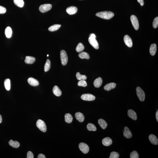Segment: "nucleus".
<instances>
[{
    "instance_id": "nucleus-1",
    "label": "nucleus",
    "mask_w": 158,
    "mask_h": 158,
    "mask_svg": "<svg viewBox=\"0 0 158 158\" xmlns=\"http://www.w3.org/2000/svg\"><path fill=\"white\" fill-rule=\"evenodd\" d=\"M96 15L104 19H110L114 17V14L111 12L105 11L97 13Z\"/></svg>"
},
{
    "instance_id": "nucleus-2",
    "label": "nucleus",
    "mask_w": 158,
    "mask_h": 158,
    "mask_svg": "<svg viewBox=\"0 0 158 158\" xmlns=\"http://www.w3.org/2000/svg\"><path fill=\"white\" fill-rule=\"evenodd\" d=\"M36 126L41 131L45 132L47 131V127L44 121L41 120H38L36 123Z\"/></svg>"
},
{
    "instance_id": "nucleus-3",
    "label": "nucleus",
    "mask_w": 158,
    "mask_h": 158,
    "mask_svg": "<svg viewBox=\"0 0 158 158\" xmlns=\"http://www.w3.org/2000/svg\"><path fill=\"white\" fill-rule=\"evenodd\" d=\"M60 56L62 65L64 66L66 65L68 62V58L66 51L64 50L61 51Z\"/></svg>"
},
{
    "instance_id": "nucleus-4",
    "label": "nucleus",
    "mask_w": 158,
    "mask_h": 158,
    "mask_svg": "<svg viewBox=\"0 0 158 158\" xmlns=\"http://www.w3.org/2000/svg\"><path fill=\"white\" fill-rule=\"evenodd\" d=\"M136 94L140 100L144 101L145 100V95L143 90L139 87H137L136 88Z\"/></svg>"
},
{
    "instance_id": "nucleus-5",
    "label": "nucleus",
    "mask_w": 158,
    "mask_h": 158,
    "mask_svg": "<svg viewBox=\"0 0 158 158\" xmlns=\"http://www.w3.org/2000/svg\"><path fill=\"white\" fill-rule=\"evenodd\" d=\"M130 19L133 28L136 30H137L139 29V24L137 17L133 15L131 16Z\"/></svg>"
},
{
    "instance_id": "nucleus-6",
    "label": "nucleus",
    "mask_w": 158,
    "mask_h": 158,
    "mask_svg": "<svg viewBox=\"0 0 158 158\" xmlns=\"http://www.w3.org/2000/svg\"><path fill=\"white\" fill-rule=\"evenodd\" d=\"M52 7V5L51 4H44L40 5L39 10L42 13H44L50 10Z\"/></svg>"
},
{
    "instance_id": "nucleus-7",
    "label": "nucleus",
    "mask_w": 158,
    "mask_h": 158,
    "mask_svg": "<svg viewBox=\"0 0 158 158\" xmlns=\"http://www.w3.org/2000/svg\"><path fill=\"white\" fill-rule=\"evenodd\" d=\"M79 148L80 150L83 153L87 154L89 150V148L87 144L84 143H81L79 144Z\"/></svg>"
},
{
    "instance_id": "nucleus-8",
    "label": "nucleus",
    "mask_w": 158,
    "mask_h": 158,
    "mask_svg": "<svg viewBox=\"0 0 158 158\" xmlns=\"http://www.w3.org/2000/svg\"><path fill=\"white\" fill-rule=\"evenodd\" d=\"M81 98L84 101H94L95 99L94 95L90 94H84L81 96Z\"/></svg>"
},
{
    "instance_id": "nucleus-9",
    "label": "nucleus",
    "mask_w": 158,
    "mask_h": 158,
    "mask_svg": "<svg viewBox=\"0 0 158 158\" xmlns=\"http://www.w3.org/2000/svg\"><path fill=\"white\" fill-rule=\"evenodd\" d=\"M88 41L90 44L95 49H99V44L95 38L90 37L88 38Z\"/></svg>"
},
{
    "instance_id": "nucleus-10",
    "label": "nucleus",
    "mask_w": 158,
    "mask_h": 158,
    "mask_svg": "<svg viewBox=\"0 0 158 158\" xmlns=\"http://www.w3.org/2000/svg\"><path fill=\"white\" fill-rule=\"evenodd\" d=\"M124 42L126 45L129 48H131L133 45V42L131 38L128 35H126L124 36Z\"/></svg>"
},
{
    "instance_id": "nucleus-11",
    "label": "nucleus",
    "mask_w": 158,
    "mask_h": 158,
    "mask_svg": "<svg viewBox=\"0 0 158 158\" xmlns=\"http://www.w3.org/2000/svg\"><path fill=\"white\" fill-rule=\"evenodd\" d=\"M123 134L124 137L127 139L131 138L132 136L131 132L127 126H125L124 128Z\"/></svg>"
},
{
    "instance_id": "nucleus-12",
    "label": "nucleus",
    "mask_w": 158,
    "mask_h": 158,
    "mask_svg": "<svg viewBox=\"0 0 158 158\" xmlns=\"http://www.w3.org/2000/svg\"><path fill=\"white\" fill-rule=\"evenodd\" d=\"M77 8L75 6H71L67 8L66 9L67 13L70 15H73L75 14L77 12Z\"/></svg>"
},
{
    "instance_id": "nucleus-13",
    "label": "nucleus",
    "mask_w": 158,
    "mask_h": 158,
    "mask_svg": "<svg viewBox=\"0 0 158 158\" xmlns=\"http://www.w3.org/2000/svg\"><path fill=\"white\" fill-rule=\"evenodd\" d=\"M128 115L130 118L132 120H136L137 119V114L134 111L130 109L128 111Z\"/></svg>"
},
{
    "instance_id": "nucleus-14",
    "label": "nucleus",
    "mask_w": 158,
    "mask_h": 158,
    "mask_svg": "<svg viewBox=\"0 0 158 158\" xmlns=\"http://www.w3.org/2000/svg\"><path fill=\"white\" fill-rule=\"evenodd\" d=\"M102 143L103 145L105 146H108L111 145L113 143V141L110 138L107 137L102 139Z\"/></svg>"
},
{
    "instance_id": "nucleus-15",
    "label": "nucleus",
    "mask_w": 158,
    "mask_h": 158,
    "mask_svg": "<svg viewBox=\"0 0 158 158\" xmlns=\"http://www.w3.org/2000/svg\"><path fill=\"white\" fill-rule=\"evenodd\" d=\"M149 139L150 141L152 144L155 145H157L158 144V140L157 138L155 135L152 134L150 135L149 136Z\"/></svg>"
},
{
    "instance_id": "nucleus-16",
    "label": "nucleus",
    "mask_w": 158,
    "mask_h": 158,
    "mask_svg": "<svg viewBox=\"0 0 158 158\" xmlns=\"http://www.w3.org/2000/svg\"><path fill=\"white\" fill-rule=\"evenodd\" d=\"M28 82L31 86H37L39 85V82L37 80L32 77L29 78L28 80Z\"/></svg>"
},
{
    "instance_id": "nucleus-17",
    "label": "nucleus",
    "mask_w": 158,
    "mask_h": 158,
    "mask_svg": "<svg viewBox=\"0 0 158 158\" xmlns=\"http://www.w3.org/2000/svg\"><path fill=\"white\" fill-rule=\"evenodd\" d=\"M75 117L76 119L80 122H83L84 120V117L83 114L80 112H77L75 113Z\"/></svg>"
},
{
    "instance_id": "nucleus-18",
    "label": "nucleus",
    "mask_w": 158,
    "mask_h": 158,
    "mask_svg": "<svg viewBox=\"0 0 158 158\" xmlns=\"http://www.w3.org/2000/svg\"><path fill=\"white\" fill-rule=\"evenodd\" d=\"M52 91L53 94L56 96L59 97L61 95L62 91L57 86H54L53 88Z\"/></svg>"
},
{
    "instance_id": "nucleus-19",
    "label": "nucleus",
    "mask_w": 158,
    "mask_h": 158,
    "mask_svg": "<svg viewBox=\"0 0 158 158\" xmlns=\"http://www.w3.org/2000/svg\"><path fill=\"white\" fill-rule=\"evenodd\" d=\"M116 84L114 83H111L106 84L104 87V89L106 91H110V90L113 89L115 88Z\"/></svg>"
},
{
    "instance_id": "nucleus-20",
    "label": "nucleus",
    "mask_w": 158,
    "mask_h": 158,
    "mask_svg": "<svg viewBox=\"0 0 158 158\" xmlns=\"http://www.w3.org/2000/svg\"><path fill=\"white\" fill-rule=\"evenodd\" d=\"M102 83V78L99 77L95 79L94 83V85L96 88H98L100 87Z\"/></svg>"
},
{
    "instance_id": "nucleus-21",
    "label": "nucleus",
    "mask_w": 158,
    "mask_h": 158,
    "mask_svg": "<svg viewBox=\"0 0 158 158\" xmlns=\"http://www.w3.org/2000/svg\"><path fill=\"white\" fill-rule=\"evenodd\" d=\"M36 59L34 57L31 56H26L24 60V62L26 64H33L35 61Z\"/></svg>"
},
{
    "instance_id": "nucleus-22",
    "label": "nucleus",
    "mask_w": 158,
    "mask_h": 158,
    "mask_svg": "<svg viewBox=\"0 0 158 158\" xmlns=\"http://www.w3.org/2000/svg\"><path fill=\"white\" fill-rule=\"evenodd\" d=\"M98 124L102 129H105L107 127V124L104 120L102 119H99L98 121Z\"/></svg>"
},
{
    "instance_id": "nucleus-23",
    "label": "nucleus",
    "mask_w": 158,
    "mask_h": 158,
    "mask_svg": "<svg viewBox=\"0 0 158 158\" xmlns=\"http://www.w3.org/2000/svg\"><path fill=\"white\" fill-rule=\"evenodd\" d=\"M157 48L156 44H151L150 48V52L151 55L154 56L156 54Z\"/></svg>"
},
{
    "instance_id": "nucleus-24",
    "label": "nucleus",
    "mask_w": 158,
    "mask_h": 158,
    "mask_svg": "<svg viewBox=\"0 0 158 158\" xmlns=\"http://www.w3.org/2000/svg\"><path fill=\"white\" fill-rule=\"evenodd\" d=\"M5 33L6 37L8 38H10L11 37L12 34L11 28L10 27H7L5 30Z\"/></svg>"
},
{
    "instance_id": "nucleus-25",
    "label": "nucleus",
    "mask_w": 158,
    "mask_h": 158,
    "mask_svg": "<svg viewBox=\"0 0 158 158\" xmlns=\"http://www.w3.org/2000/svg\"><path fill=\"white\" fill-rule=\"evenodd\" d=\"M73 119L72 116L70 113H67L65 115V121L68 123L70 124L72 122Z\"/></svg>"
},
{
    "instance_id": "nucleus-26",
    "label": "nucleus",
    "mask_w": 158,
    "mask_h": 158,
    "mask_svg": "<svg viewBox=\"0 0 158 158\" xmlns=\"http://www.w3.org/2000/svg\"><path fill=\"white\" fill-rule=\"evenodd\" d=\"M9 144L11 146L14 148H18L20 145L19 143L17 141H14L12 140L9 141Z\"/></svg>"
},
{
    "instance_id": "nucleus-27",
    "label": "nucleus",
    "mask_w": 158,
    "mask_h": 158,
    "mask_svg": "<svg viewBox=\"0 0 158 158\" xmlns=\"http://www.w3.org/2000/svg\"><path fill=\"white\" fill-rule=\"evenodd\" d=\"M61 26V25L60 24H54L50 27L48 28V30L50 32H54L58 30Z\"/></svg>"
},
{
    "instance_id": "nucleus-28",
    "label": "nucleus",
    "mask_w": 158,
    "mask_h": 158,
    "mask_svg": "<svg viewBox=\"0 0 158 158\" xmlns=\"http://www.w3.org/2000/svg\"><path fill=\"white\" fill-rule=\"evenodd\" d=\"M79 57L81 59H89L90 58L89 55L87 52H83L80 53L79 55Z\"/></svg>"
},
{
    "instance_id": "nucleus-29",
    "label": "nucleus",
    "mask_w": 158,
    "mask_h": 158,
    "mask_svg": "<svg viewBox=\"0 0 158 158\" xmlns=\"http://www.w3.org/2000/svg\"><path fill=\"white\" fill-rule=\"evenodd\" d=\"M15 4L19 7L22 8L24 5L23 0H13Z\"/></svg>"
},
{
    "instance_id": "nucleus-30",
    "label": "nucleus",
    "mask_w": 158,
    "mask_h": 158,
    "mask_svg": "<svg viewBox=\"0 0 158 158\" xmlns=\"http://www.w3.org/2000/svg\"><path fill=\"white\" fill-rule=\"evenodd\" d=\"M51 67V62L49 59H47L46 63L44 66V71L47 72L49 70Z\"/></svg>"
},
{
    "instance_id": "nucleus-31",
    "label": "nucleus",
    "mask_w": 158,
    "mask_h": 158,
    "mask_svg": "<svg viewBox=\"0 0 158 158\" xmlns=\"http://www.w3.org/2000/svg\"><path fill=\"white\" fill-rule=\"evenodd\" d=\"M87 128L88 130L89 131H95L97 130L96 127L94 124L89 123L87 126Z\"/></svg>"
},
{
    "instance_id": "nucleus-32",
    "label": "nucleus",
    "mask_w": 158,
    "mask_h": 158,
    "mask_svg": "<svg viewBox=\"0 0 158 158\" xmlns=\"http://www.w3.org/2000/svg\"><path fill=\"white\" fill-rule=\"evenodd\" d=\"M4 85L5 88L7 90H10L11 84L10 80L9 79L5 80L4 82Z\"/></svg>"
},
{
    "instance_id": "nucleus-33",
    "label": "nucleus",
    "mask_w": 158,
    "mask_h": 158,
    "mask_svg": "<svg viewBox=\"0 0 158 158\" xmlns=\"http://www.w3.org/2000/svg\"><path fill=\"white\" fill-rule=\"evenodd\" d=\"M76 76L77 79L79 81L85 80L87 79V76L85 75H81L79 72L76 73Z\"/></svg>"
},
{
    "instance_id": "nucleus-34",
    "label": "nucleus",
    "mask_w": 158,
    "mask_h": 158,
    "mask_svg": "<svg viewBox=\"0 0 158 158\" xmlns=\"http://www.w3.org/2000/svg\"><path fill=\"white\" fill-rule=\"evenodd\" d=\"M84 49V46L82 43H79L76 47V51L77 52H82Z\"/></svg>"
},
{
    "instance_id": "nucleus-35",
    "label": "nucleus",
    "mask_w": 158,
    "mask_h": 158,
    "mask_svg": "<svg viewBox=\"0 0 158 158\" xmlns=\"http://www.w3.org/2000/svg\"><path fill=\"white\" fill-rule=\"evenodd\" d=\"M78 86H83V87H86L87 85V82L85 80L79 81L78 82Z\"/></svg>"
},
{
    "instance_id": "nucleus-36",
    "label": "nucleus",
    "mask_w": 158,
    "mask_h": 158,
    "mask_svg": "<svg viewBox=\"0 0 158 158\" xmlns=\"http://www.w3.org/2000/svg\"><path fill=\"white\" fill-rule=\"evenodd\" d=\"M131 158H139V155L138 153L136 151H133L131 152L130 155Z\"/></svg>"
},
{
    "instance_id": "nucleus-37",
    "label": "nucleus",
    "mask_w": 158,
    "mask_h": 158,
    "mask_svg": "<svg viewBox=\"0 0 158 158\" xmlns=\"http://www.w3.org/2000/svg\"><path fill=\"white\" fill-rule=\"evenodd\" d=\"M119 157V154L118 152H114L111 153L109 158H118Z\"/></svg>"
},
{
    "instance_id": "nucleus-38",
    "label": "nucleus",
    "mask_w": 158,
    "mask_h": 158,
    "mask_svg": "<svg viewBox=\"0 0 158 158\" xmlns=\"http://www.w3.org/2000/svg\"><path fill=\"white\" fill-rule=\"evenodd\" d=\"M153 27L155 29L157 28L158 26V17H156L154 19L153 24H152Z\"/></svg>"
},
{
    "instance_id": "nucleus-39",
    "label": "nucleus",
    "mask_w": 158,
    "mask_h": 158,
    "mask_svg": "<svg viewBox=\"0 0 158 158\" xmlns=\"http://www.w3.org/2000/svg\"><path fill=\"white\" fill-rule=\"evenodd\" d=\"M6 12V9L5 7L0 6V14H3Z\"/></svg>"
},
{
    "instance_id": "nucleus-40",
    "label": "nucleus",
    "mask_w": 158,
    "mask_h": 158,
    "mask_svg": "<svg viewBox=\"0 0 158 158\" xmlns=\"http://www.w3.org/2000/svg\"><path fill=\"white\" fill-rule=\"evenodd\" d=\"M27 158H33L34 155L32 152L31 151H29L27 153Z\"/></svg>"
},
{
    "instance_id": "nucleus-41",
    "label": "nucleus",
    "mask_w": 158,
    "mask_h": 158,
    "mask_svg": "<svg viewBox=\"0 0 158 158\" xmlns=\"http://www.w3.org/2000/svg\"><path fill=\"white\" fill-rule=\"evenodd\" d=\"M138 2L140 4L141 6H143L144 5V0H137Z\"/></svg>"
},
{
    "instance_id": "nucleus-42",
    "label": "nucleus",
    "mask_w": 158,
    "mask_h": 158,
    "mask_svg": "<svg viewBox=\"0 0 158 158\" xmlns=\"http://www.w3.org/2000/svg\"><path fill=\"white\" fill-rule=\"evenodd\" d=\"M38 158H45L46 157L43 154H39L38 156Z\"/></svg>"
},
{
    "instance_id": "nucleus-43",
    "label": "nucleus",
    "mask_w": 158,
    "mask_h": 158,
    "mask_svg": "<svg viewBox=\"0 0 158 158\" xmlns=\"http://www.w3.org/2000/svg\"><path fill=\"white\" fill-rule=\"evenodd\" d=\"M156 118L157 121H158V110L157 111L156 113Z\"/></svg>"
},
{
    "instance_id": "nucleus-44",
    "label": "nucleus",
    "mask_w": 158,
    "mask_h": 158,
    "mask_svg": "<svg viewBox=\"0 0 158 158\" xmlns=\"http://www.w3.org/2000/svg\"><path fill=\"white\" fill-rule=\"evenodd\" d=\"M90 37L94 38H96V37L95 35L94 34H92L90 35Z\"/></svg>"
},
{
    "instance_id": "nucleus-45",
    "label": "nucleus",
    "mask_w": 158,
    "mask_h": 158,
    "mask_svg": "<svg viewBox=\"0 0 158 158\" xmlns=\"http://www.w3.org/2000/svg\"><path fill=\"white\" fill-rule=\"evenodd\" d=\"M2 116L0 114V123H2Z\"/></svg>"
},
{
    "instance_id": "nucleus-46",
    "label": "nucleus",
    "mask_w": 158,
    "mask_h": 158,
    "mask_svg": "<svg viewBox=\"0 0 158 158\" xmlns=\"http://www.w3.org/2000/svg\"><path fill=\"white\" fill-rule=\"evenodd\" d=\"M47 57H48L49 56V55H47Z\"/></svg>"
}]
</instances>
